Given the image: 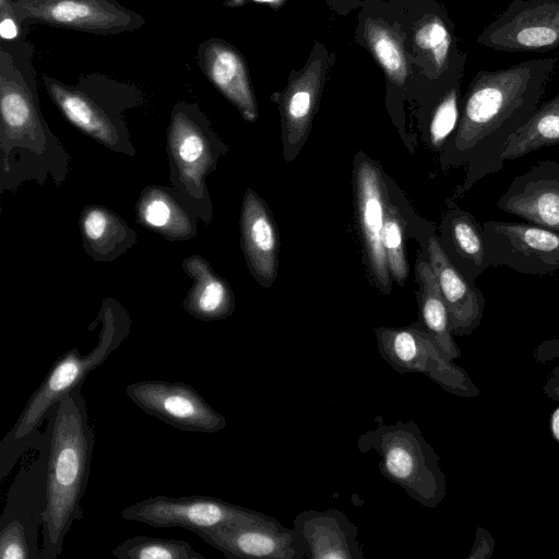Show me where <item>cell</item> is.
Returning a JSON list of instances; mask_svg holds the SVG:
<instances>
[{
    "instance_id": "5",
    "label": "cell",
    "mask_w": 559,
    "mask_h": 559,
    "mask_svg": "<svg viewBox=\"0 0 559 559\" xmlns=\"http://www.w3.org/2000/svg\"><path fill=\"white\" fill-rule=\"evenodd\" d=\"M98 319L102 329L97 344L87 354L69 349L51 366L39 386L27 400L21 415L8 433V440L21 442L32 437L48 418L63 394L82 383L91 371L103 365L130 333L131 321L116 300H104Z\"/></svg>"
},
{
    "instance_id": "17",
    "label": "cell",
    "mask_w": 559,
    "mask_h": 559,
    "mask_svg": "<svg viewBox=\"0 0 559 559\" xmlns=\"http://www.w3.org/2000/svg\"><path fill=\"white\" fill-rule=\"evenodd\" d=\"M355 193L367 262L378 288L391 292V274L382 245V229L389 202L378 166L362 157L355 167Z\"/></svg>"
},
{
    "instance_id": "14",
    "label": "cell",
    "mask_w": 559,
    "mask_h": 559,
    "mask_svg": "<svg viewBox=\"0 0 559 559\" xmlns=\"http://www.w3.org/2000/svg\"><path fill=\"white\" fill-rule=\"evenodd\" d=\"M126 393L143 412L180 430L214 433L227 426L226 417L185 382L138 381Z\"/></svg>"
},
{
    "instance_id": "13",
    "label": "cell",
    "mask_w": 559,
    "mask_h": 559,
    "mask_svg": "<svg viewBox=\"0 0 559 559\" xmlns=\"http://www.w3.org/2000/svg\"><path fill=\"white\" fill-rule=\"evenodd\" d=\"M333 62L334 56L317 43L306 64L290 73L286 88L273 95L281 112L286 162L296 157L308 138Z\"/></svg>"
},
{
    "instance_id": "11",
    "label": "cell",
    "mask_w": 559,
    "mask_h": 559,
    "mask_svg": "<svg viewBox=\"0 0 559 559\" xmlns=\"http://www.w3.org/2000/svg\"><path fill=\"white\" fill-rule=\"evenodd\" d=\"M479 45L506 52L559 47V0H513L478 35Z\"/></svg>"
},
{
    "instance_id": "10",
    "label": "cell",
    "mask_w": 559,
    "mask_h": 559,
    "mask_svg": "<svg viewBox=\"0 0 559 559\" xmlns=\"http://www.w3.org/2000/svg\"><path fill=\"white\" fill-rule=\"evenodd\" d=\"M121 516L154 527H182L194 533L228 523L260 521L269 515L211 496L158 495L126 507Z\"/></svg>"
},
{
    "instance_id": "21",
    "label": "cell",
    "mask_w": 559,
    "mask_h": 559,
    "mask_svg": "<svg viewBox=\"0 0 559 559\" xmlns=\"http://www.w3.org/2000/svg\"><path fill=\"white\" fill-rule=\"evenodd\" d=\"M241 245L247 264L259 284L269 287L277 275L278 234L264 201L247 189L240 215Z\"/></svg>"
},
{
    "instance_id": "31",
    "label": "cell",
    "mask_w": 559,
    "mask_h": 559,
    "mask_svg": "<svg viewBox=\"0 0 559 559\" xmlns=\"http://www.w3.org/2000/svg\"><path fill=\"white\" fill-rule=\"evenodd\" d=\"M460 81L454 82L440 95L429 122V140L435 148L447 144L457 127L461 114Z\"/></svg>"
},
{
    "instance_id": "22",
    "label": "cell",
    "mask_w": 559,
    "mask_h": 559,
    "mask_svg": "<svg viewBox=\"0 0 559 559\" xmlns=\"http://www.w3.org/2000/svg\"><path fill=\"white\" fill-rule=\"evenodd\" d=\"M413 41L431 80L445 86L461 81L465 56L457 49L453 25L442 10L427 13L419 20Z\"/></svg>"
},
{
    "instance_id": "2",
    "label": "cell",
    "mask_w": 559,
    "mask_h": 559,
    "mask_svg": "<svg viewBox=\"0 0 559 559\" xmlns=\"http://www.w3.org/2000/svg\"><path fill=\"white\" fill-rule=\"evenodd\" d=\"M48 418L40 551L44 559H55L73 523L83 518L81 501L88 484L95 431L81 386L63 394Z\"/></svg>"
},
{
    "instance_id": "25",
    "label": "cell",
    "mask_w": 559,
    "mask_h": 559,
    "mask_svg": "<svg viewBox=\"0 0 559 559\" xmlns=\"http://www.w3.org/2000/svg\"><path fill=\"white\" fill-rule=\"evenodd\" d=\"M181 201L175 190L147 187L136 204L138 222L171 241L191 239L197 234V224Z\"/></svg>"
},
{
    "instance_id": "4",
    "label": "cell",
    "mask_w": 559,
    "mask_h": 559,
    "mask_svg": "<svg viewBox=\"0 0 559 559\" xmlns=\"http://www.w3.org/2000/svg\"><path fill=\"white\" fill-rule=\"evenodd\" d=\"M45 90L66 119L97 142L119 152L128 140L126 109L140 105L141 91L129 83L90 72L75 84L43 74Z\"/></svg>"
},
{
    "instance_id": "34",
    "label": "cell",
    "mask_w": 559,
    "mask_h": 559,
    "mask_svg": "<svg viewBox=\"0 0 559 559\" xmlns=\"http://www.w3.org/2000/svg\"><path fill=\"white\" fill-rule=\"evenodd\" d=\"M493 548L495 540L491 534L479 526L476 530V537L466 559H489L493 554Z\"/></svg>"
},
{
    "instance_id": "35",
    "label": "cell",
    "mask_w": 559,
    "mask_h": 559,
    "mask_svg": "<svg viewBox=\"0 0 559 559\" xmlns=\"http://www.w3.org/2000/svg\"><path fill=\"white\" fill-rule=\"evenodd\" d=\"M533 356L538 362H547L559 357V337L540 344L534 352Z\"/></svg>"
},
{
    "instance_id": "26",
    "label": "cell",
    "mask_w": 559,
    "mask_h": 559,
    "mask_svg": "<svg viewBox=\"0 0 559 559\" xmlns=\"http://www.w3.org/2000/svg\"><path fill=\"white\" fill-rule=\"evenodd\" d=\"M416 271L420 319L416 324L430 335L441 354L453 361L461 357L462 352L454 341L448 308L436 276L429 262L423 259L418 260Z\"/></svg>"
},
{
    "instance_id": "20",
    "label": "cell",
    "mask_w": 559,
    "mask_h": 559,
    "mask_svg": "<svg viewBox=\"0 0 559 559\" xmlns=\"http://www.w3.org/2000/svg\"><path fill=\"white\" fill-rule=\"evenodd\" d=\"M427 253L448 308L453 335L472 334L484 316L485 298L481 290L452 262L435 235L429 236Z\"/></svg>"
},
{
    "instance_id": "32",
    "label": "cell",
    "mask_w": 559,
    "mask_h": 559,
    "mask_svg": "<svg viewBox=\"0 0 559 559\" xmlns=\"http://www.w3.org/2000/svg\"><path fill=\"white\" fill-rule=\"evenodd\" d=\"M382 245L391 277L402 285L408 275V263L404 250L402 221L390 201L385 209Z\"/></svg>"
},
{
    "instance_id": "15",
    "label": "cell",
    "mask_w": 559,
    "mask_h": 559,
    "mask_svg": "<svg viewBox=\"0 0 559 559\" xmlns=\"http://www.w3.org/2000/svg\"><path fill=\"white\" fill-rule=\"evenodd\" d=\"M228 559H295L293 528L275 518L228 523L194 532Z\"/></svg>"
},
{
    "instance_id": "33",
    "label": "cell",
    "mask_w": 559,
    "mask_h": 559,
    "mask_svg": "<svg viewBox=\"0 0 559 559\" xmlns=\"http://www.w3.org/2000/svg\"><path fill=\"white\" fill-rule=\"evenodd\" d=\"M0 558L37 559L43 557L40 549L33 543L24 526L14 520H10L1 523Z\"/></svg>"
},
{
    "instance_id": "39",
    "label": "cell",
    "mask_w": 559,
    "mask_h": 559,
    "mask_svg": "<svg viewBox=\"0 0 559 559\" xmlns=\"http://www.w3.org/2000/svg\"><path fill=\"white\" fill-rule=\"evenodd\" d=\"M7 1H10V0H0V3H1V2H7Z\"/></svg>"
},
{
    "instance_id": "38",
    "label": "cell",
    "mask_w": 559,
    "mask_h": 559,
    "mask_svg": "<svg viewBox=\"0 0 559 559\" xmlns=\"http://www.w3.org/2000/svg\"><path fill=\"white\" fill-rule=\"evenodd\" d=\"M550 431L554 439L559 442V406L555 409L550 417Z\"/></svg>"
},
{
    "instance_id": "36",
    "label": "cell",
    "mask_w": 559,
    "mask_h": 559,
    "mask_svg": "<svg viewBox=\"0 0 559 559\" xmlns=\"http://www.w3.org/2000/svg\"><path fill=\"white\" fill-rule=\"evenodd\" d=\"M543 392L552 401L559 402V365L548 374Z\"/></svg>"
},
{
    "instance_id": "8",
    "label": "cell",
    "mask_w": 559,
    "mask_h": 559,
    "mask_svg": "<svg viewBox=\"0 0 559 559\" xmlns=\"http://www.w3.org/2000/svg\"><path fill=\"white\" fill-rule=\"evenodd\" d=\"M374 334L381 358L396 372L421 373L461 397L480 394L466 370L447 359L416 323L406 328H376Z\"/></svg>"
},
{
    "instance_id": "3",
    "label": "cell",
    "mask_w": 559,
    "mask_h": 559,
    "mask_svg": "<svg viewBox=\"0 0 559 559\" xmlns=\"http://www.w3.org/2000/svg\"><path fill=\"white\" fill-rule=\"evenodd\" d=\"M376 427L357 439L360 453L376 452L381 475L400 486L426 508H437L445 498L447 481L440 457L423 436L414 419L386 424L381 415Z\"/></svg>"
},
{
    "instance_id": "12",
    "label": "cell",
    "mask_w": 559,
    "mask_h": 559,
    "mask_svg": "<svg viewBox=\"0 0 559 559\" xmlns=\"http://www.w3.org/2000/svg\"><path fill=\"white\" fill-rule=\"evenodd\" d=\"M483 227L491 266L530 275L559 271V231L527 222L493 219Z\"/></svg>"
},
{
    "instance_id": "9",
    "label": "cell",
    "mask_w": 559,
    "mask_h": 559,
    "mask_svg": "<svg viewBox=\"0 0 559 559\" xmlns=\"http://www.w3.org/2000/svg\"><path fill=\"white\" fill-rule=\"evenodd\" d=\"M25 33L33 24L93 35H118L141 28L146 20L117 0H11Z\"/></svg>"
},
{
    "instance_id": "24",
    "label": "cell",
    "mask_w": 559,
    "mask_h": 559,
    "mask_svg": "<svg viewBox=\"0 0 559 559\" xmlns=\"http://www.w3.org/2000/svg\"><path fill=\"white\" fill-rule=\"evenodd\" d=\"M182 269L193 282L182 302L187 313L199 320L217 321L234 312L235 298L229 285L202 257L187 258Z\"/></svg>"
},
{
    "instance_id": "1",
    "label": "cell",
    "mask_w": 559,
    "mask_h": 559,
    "mask_svg": "<svg viewBox=\"0 0 559 559\" xmlns=\"http://www.w3.org/2000/svg\"><path fill=\"white\" fill-rule=\"evenodd\" d=\"M558 61V57L532 59L501 70H479L474 75L462 100L457 127L447 142L454 162L468 164L456 195L503 168L508 142L538 108Z\"/></svg>"
},
{
    "instance_id": "6",
    "label": "cell",
    "mask_w": 559,
    "mask_h": 559,
    "mask_svg": "<svg viewBox=\"0 0 559 559\" xmlns=\"http://www.w3.org/2000/svg\"><path fill=\"white\" fill-rule=\"evenodd\" d=\"M34 52L26 38L0 43L2 158L14 146L43 154L53 138L39 109Z\"/></svg>"
},
{
    "instance_id": "23",
    "label": "cell",
    "mask_w": 559,
    "mask_h": 559,
    "mask_svg": "<svg viewBox=\"0 0 559 559\" xmlns=\"http://www.w3.org/2000/svg\"><path fill=\"white\" fill-rule=\"evenodd\" d=\"M443 223L444 251L466 278L475 281L489 267L484 227L475 216L451 204Z\"/></svg>"
},
{
    "instance_id": "16",
    "label": "cell",
    "mask_w": 559,
    "mask_h": 559,
    "mask_svg": "<svg viewBox=\"0 0 559 559\" xmlns=\"http://www.w3.org/2000/svg\"><path fill=\"white\" fill-rule=\"evenodd\" d=\"M357 535L356 525L338 509L305 510L293 521L295 559H364Z\"/></svg>"
},
{
    "instance_id": "37",
    "label": "cell",
    "mask_w": 559,
    "mask_h": 559,
    "mask_svg": "<svg viewBox=\"0 0 559 559\" xmlns=\"http://www.w3.org/2000/svg\"><path fill=\"white\" fill-rule=\"evenodd\" d=\"M254 2V3H265L269 4L272 9L277 10L282 8L287 0H224V5L227 8H239L247 3Z\"/></svg>"
},
{
    "instance_id": "18",
    "label": "cell",
    "mask_w": 559,
    "mask_h": 559,
    "mask_svg": "<svg viewBox=\"0 0 559 559\" xmlns=\"http://www.w3.org/2000/svg\"><path fill=\"white\" fill-rule=\"evenodd\" d=\"M497 206L524 222L559 231V162H542L514 177Z\"/></svg>"
},
{
    "instance_id": "28",
    "label": "cell",
    "mask_w": 559,
    "mask_h": 559,
    "mask_svg": "<svg viewBox=\"0 0 559 559\" xmlns=\"http://www.w3.org/2000/svg\"><path fill=\"white\" fill-rule=\"evenodd\" d=\"M546 146H559V93L538 106L530 120L511 138L502 159L513 160Z\"/></svg>"
},
{
    "instance_id": "27",
    "label": "cell",
    "mask_w": 559,
    "mask_h": 559,
    "mask_svg": "<svg viewBox=\"0 0 559 559\" xmlns=\"http://www.w3.org/2000/svg\"><path fill=\"white\" fill-rule=\"evenodd\" d=\"M80 226L86 253L98 261L115 260L135 242V234L126 222L102 206L86 207Z\"/></svg>"
},
{
    "instance_id": "29",
    "label": "cell",
    "mask_w": 559,
    "mask_h": 559,
    "mask_svg": "<svg viewBox=\"0 0 559 559\" xmlns=\"http://www.w3.org/2000/svg\"><path fill=\"white\" fill-rule=\"evenodd\" d=\"M362 35L366 46L388 80L403 86L408 76V63L401 35L378 19H367L364 22Z\"/></svg>"
},
{
    "instance_id": "19",
    "label": "cell",
    "mask_w": 559,
    "mask_h": 559,
    "mask_svg": "<svg viewBox=\"0 0 559 559\" xmlns=\"http://www.w3.org/2000/svg\"><path fill=\"white\" fill-rule=\"evenodd\" d=\"M197 63L213 86L240 112L253 122L258 118L257 100L242 53L230 43L210 37L198 46Z\"/></svg>"
},
{
    "instance_id": "7",
    "label": "cell",
    "mask_w": 559,
    "mask_h": 559,
    "mask_svg": "<svg viewBox=\"0 0 559 559\" xmlns=\"http://www.w3.org/2000/svg\"><path fill=\"white\" fill-rule=\"evenodd\" d=\"M167 151L171 181L176 193L209 224L212 205L205 185L206 176L216 168L223 143L197 104L177 103L167 131Z\"/></svg>"
},
{
    "instance_id": "30",
    "label": "cell",
    "mask_w": 559,
    "mask_h": 559,
    "mask_svg": "<svg viewBox=\"0 0 559 559\" xmlns=\"http://www.w3.org/2000/svg\"><path fill=\"white\" fill-rule=\"evenodd\" d=\"M112 555L118 559H205L186 540L142 535L121 542Z\"/></svg>"
}]
</instances>
